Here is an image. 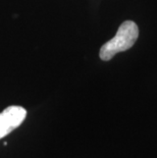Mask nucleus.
I'll return each mask as SVG.
<instances>
[{
  "label": "nucleus",
  "instance_id": "obj_1",
  "mask_svg": "<svg viewBox=\"0 0 157 158\" xmlns=\"http://www.w3.org/2000/svg\"><path fill=\"white\" fill-rule=\"evenodd\" d=\"M139 37V28L132 21L123 22L111 40L106 42L99 51V56L103 61H108L118 53L132 48Z\"/></svg>",
  "mask_w": 157,
  "mask_h": 158
},
{
  "label": "nucleus",
  "instance_id": "obj_2",
  "mask_svg": "<svg viewBox=\"0 0 157 158\" xmlns=\"http://www.w3.org/2000/svg\"><path fill=\"white\" fill-rule=\"evenodd\" d=\"M27 110L22 106L11 105L0 113V139L19 127L26 119Z\"/></svg>",
  "mask_w": 157,
  "mask_h": 158
}]
</instances>
